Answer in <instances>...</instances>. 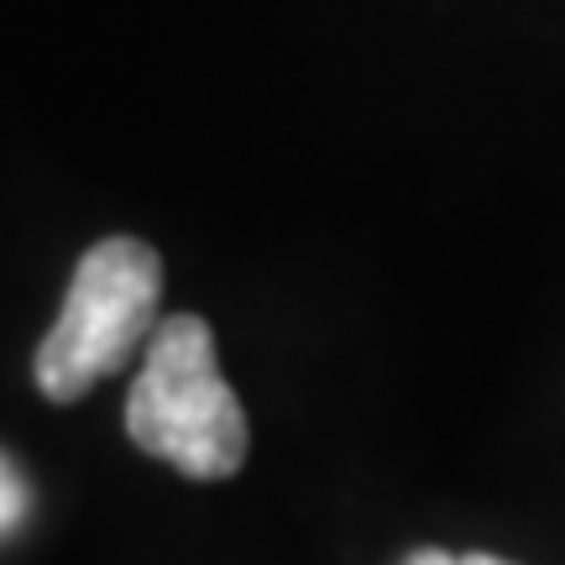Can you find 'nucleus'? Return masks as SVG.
I'll return each mask as SVG.
<instances>
[{
	"mask_svg": "<svg viewBox=\"0 0 565 565\" xmlns=\"http://www.w3.org/2000/svg\"><path fill=\"white\" fill-rule=\"evenodd\" d=\"M461 565H513V561H503V555H487V550H471V555H461Z\"/></svg>",
	"mask_w": 565,
	"mask_h": 565,
	"instance_id": "5",
	"label": "nucleus"
},
{
	"mask_svg": "<svg viewBox=\"0 0 565 565\" xmlns=\"http://www.w3.org/2000/svg\"><path fill=\"white\" fill-rule=\"evenodd\" d=\"M162 257L137 236H105L79 257L32 377L47 404H79L105 377L131 366L158 330Z\"/></svg>",
	"mask_w": 565,
	"mask_h": 565,
	"instance_id": "2",
	"label": "nucleus"
},
{
	"mask_svg": "<svg viewBox=\"0 0 565 565\" xmlns=\"http://www.w3.org/2000/svg\"><path fill=\"white\" fill-rule=\"evenodd\" d=\"M126 435L194 482H225L246 461V408L215 356V330L200 315L158 320L126 398Z\"/></svg>",
	"mask_w": 565,
	"mask_h": 565,
	"instance_id": "1",
	"label": "nucleus"
},
{
	"mask_svg": "<svg viewBox=\"0 0 565 565\" xmlns=\"http://www.w3.org/2000/svg\"><path fill=\"white\" fill-rule=\"evenodd\" d=\"M21 513H26V482H21L17 466H11V456H0V534L17 529Z\"/></svg>",
	"mask_w": 565,
	"mask_h": 565,
	"instance_id": "3",
	"label": "nucleus"
},
{
	"mask_svg": "<svg viewBox=\"0 0 565 565\" xmlns=\"http://www.w3.org/2000/svg\"><path fill=\"white\" fill-rule=\"evenodd\" d=\"M404 565H461V555H445V550H414Z\"/></svg>",
	"mask_w": 565,
	"mask_h": 565,
	"instance_id": "4",
	"label": "nucleus"
}]
</instances>
